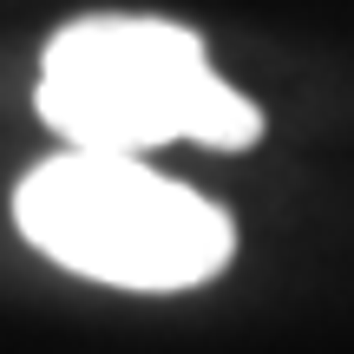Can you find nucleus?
<instances>
[{"mask_svg":"<svg viewBox=\"0 0 354 354\" xmlns=\"http://www.w3.org/2000/svg\"><path fill=\"white\" fill-rule=\"evenodd\" d=\"M39 118L73 151L145 158L165 145L243 151L263 138V112L210 66L190 26L151 13H92L39 53Z\"/></svg>","mask_w":354,"mask_h":354,"instance_id":"1","label":"nucleus"},{"mask_svg":"<svg viewBox=\"0 0 354 354\" xmlns=\"http://www.w3.org/2000/svg\"><path fill=\"white\" fill-rule=\"evenodd\" d=\"M13 223L66 276L138 295H177L223 276L236 230L203 190L151 171L145 158L73 151L33 165L13 190Z\"/></svg>","mask_w":354,"mask_h":354,"instance_id":"2","label":"nucleus"}]
</instances>
